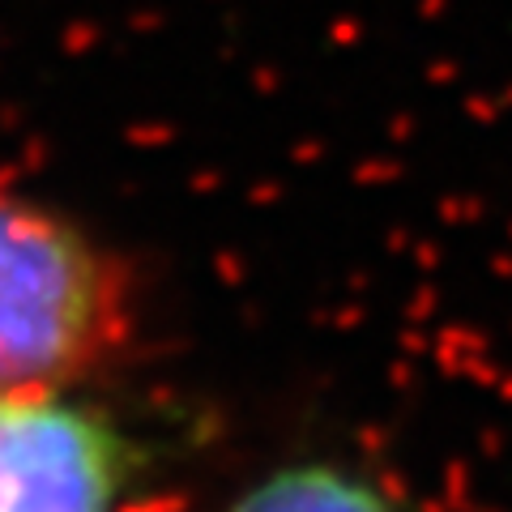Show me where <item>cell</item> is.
Returning a JSON list of instances; mask_svg holds the SVG:
<instances>
[{
    "mask_svg": "<svg viewBox=\"0 0 512 512\" xmlns=\"http://www.w3.org/2000/svg\"><path fill=\"white\" fill-rule=\"evenodd\" d=\"M231 512H397L359 474L338 466H291L269 474L231 504Z\"/></svg>",
    "mask_w": 512,
    "mask_h": 512,
    "instance_id": "obj_3",
    "label": "cell"
},
{
    "mask_svg": "<svg viewBox=\"0 0 512 512\" xmlns=\"http://www.w3.org/2000/svg\"><path fill=\"white\" fill-rule=\"evenodd\" d=\"M128 448L60 393H0V512H116Z\"/></svg>",
    "mask_w": 512,
    "mask_h": 512,
    "instance_id": "obj_2",
    "label": "cell"
},
{
    "mask_svg": "<svg viewBox=\"0 0 512 512\" xmlns=\"http://www.w3.org/2000/svg\"><path fill=\"white\" fill-rule=\"evenodd\" d=\"M128 274L77 222L0 197V393H60L128 342Z\"/></svg>",
    "mask_w": 512,
    "mask_h": 512,
    "instance_id": "obj_1",
    "label": "cell"
}]
</instances>
